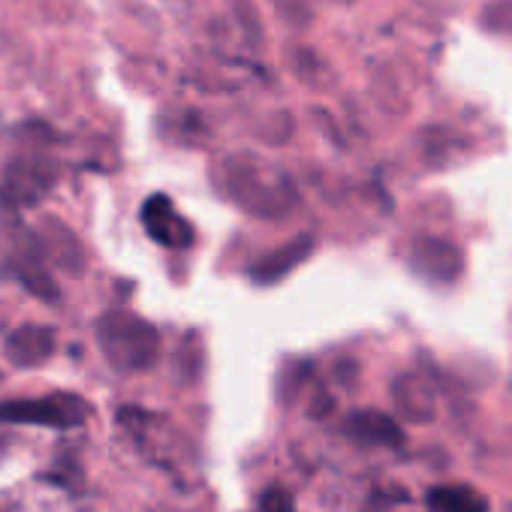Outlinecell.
Returning <instances> with one entry per match:
<instances>
[{"label": "cell", "instance_id": "cell-1", "mask_svg": "<svg viewBox=\"0 0 512 512\" xmlns=\"http://www.w3.org/2000/svg\"><path fill=\"white\" fill-rule=\"evenodd\" d=\"M100 347L118 368H145L154 359L157 338L151 326L130 314H109L100 323Z\"/></svg>", "mask_w": 512, "mask_h": 512}, {"label": "cell", "instance_id": "cell-2", "mask_svg": "<svg viewBox=\"0 0 512 512\" xmlns=\"http://www.w3.org/2000/svg\"><path fill=\"white\" fill-rule=\"evenodd\" d=\"M88 419V404L76 395H49L28 401L0 404V422L16 425H46V428H73Z\"/></svg>", "mask_w": 512, "mask_h": 512}, {"label": "cell", "instance_id": "cell-3", "mask_svg": "<svg viewBox=\"0 0 512 512\" xmlns=\"http://www.w3.org/2000/svg\"><path fill=\"white\" fill-rule=\"evenodd\" d=\"M142 223H145V232L163 247H187L193 241L190 223L172 208V202L166 196H151L145 202Z\"/></svg>", "mask_w": 512, "mask_h": 512}, {"label": "cell", "instance_id": "cell-4", "mask_svg": "<svg viewBox=\"0 0 512 512\" xmlns=\"http://www.w3.org/2000/svg\"><path fill=\"white\" fill-rule=\"evenodd\" d=\"M55 350V335L46 326H22L10 335L7 341V356L10 362L22 365V368H34L43 365Z\"/></svg>", "mask_w": 512, "mask_h": 512}, {"label": "cell", "instance_id": "cell-5", "mask_svg": "<svg viewBox=\"0 0 512 512\" xmlns=\"http://www.w3.org/2000/svg\"><path fill=\"white\" fill-rule=\"evenodd\" d=\"M311 253V238H299V241H290L284 250L278 253H269L266 260H260L253 266V278L260 284H275L281 281L293 266H299L305 256Z\"/></svg>", "mask_w": 512, "mask_h": 512}, {"label": "cell", "instance_id": "cell-6", "mask_svg": "<svg viewBox=\"0 0 512 512\" xmlns=\"http://www.w3.org/2000/svg\"><path fill=\"white\" fill-rule=\"evenodd\" d=\"M431 512H485V500L479 491L467 485H440L428 494Z\"/></svg>", "mask_w": 512, "mask_h": 512}, {"label": "cell", "instance_id": "cell-7", "mask_svg": "<svg viewBox=\"0 0 512 512\" xmlns=\"http://www.w3.org/2000/svg\"><path fill=\"white\" fill-rule=\"evenodd\" d=\"M350 431L368 443H383V446H398L401 443V431L392 419H386L383 413L374 410H359L350 419Z\"/></svg>", "mask_w": 512, "mask_h": 512}, {"label": "cell", "instance_id": "cell-8", "mask_svg": "<svg viewBox=\"0 0 512 512\" xmlns=\"http://www.w3.org/2000/svg\"><path fill=\"white\" fill-rule=\"evenodd\" d=\"M263 512H293V497L281 488H269L260 500Z\"/></svg>", "mask_w": 512, "mask_h": 512}]
</instances>
